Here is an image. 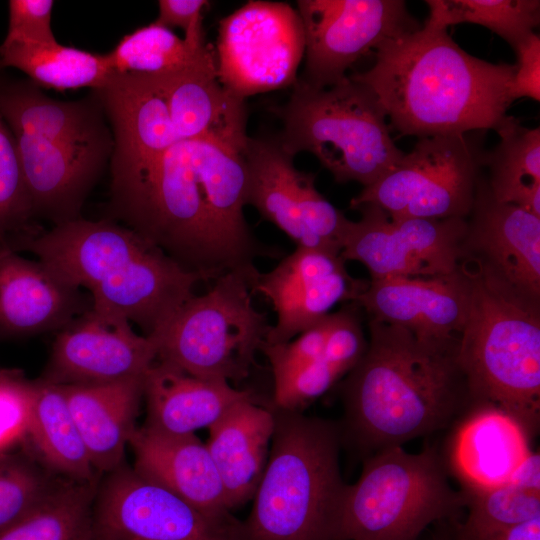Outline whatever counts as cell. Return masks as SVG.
<instances>
[{"instance_id": "39", "label": "cell", "mask_w": 540, "mask_h": 540, "mask_svg": "<svg viewBox=\"0 0 540 540\" xmlns=\"http://www.w3.org/2000/svg\"><path fill=\"white\" fill-rule=\"evenodd\" d=\"M330 324L331 313L299 334L294 340L262 345L260 351L270 363L274 387L286 382L323 354Z\"/></svg>"}, {"instance_id": "2", "label": "cell", "mask_w": 540, "mask_h": 540, "mask_svg": "<svg viewBox=\"0 0 540 540\" xmlns=\"http://www.w3.org/2000/svg\"><path fill=\"white\" fill-rule=\"evenodd\" d=\"M369 332L342 385V441L371 455L455 426L474 407L459 337L422 339L372 319Z\"/></svg>"}, {"instance_id": "40", "label": "cell", "mask_w": 540, "mask_h": 540, "mask_svg": "<svg viewBox=\"0 0 540 540\" xmlns=\"http://www.w3.org/2000/svg\"><path fill=\"white\" fill-rule=\"evenodd\" d=\"M32 382L19 372L0 371V456L26 439Z\"/></svg>"}, {"instance_id": "29", "label": "cell", "mask_w": 540, "mask_h": 540, "mask_svg": "<svg viewBox=\"0 0 540 540\" xmlns=\"http://www.w3.org/2000/svg\"><path fill=\"white\" fill-rule=\"evenodd\" d=\"M0 114L16 134L61 143L103 139L100 117L92 103L57 101L35 85L0 86Z\"/></svg>"}, {"instance_id": "17", "label": "cell", "mask_w": 540, "mask_h": 540, "mask_svg": "<svg viewBox=\"0 0 540 540\" xmlns=\"http://www.w3.org/2000/svg\"><path fill=\"white\" fill-rule=\"evenodd\" d=\"M156 359L153 337L90 307L59 330L42 379L60 385L119 382L144 376Z\"/></svg>"}, {"instance_id": "23", "label": "cell", "mask_w": 540, "mask_h": 540, "mask_svg": "<svg viewBox=\"0 0 540 540\" xmlns=\"http://www.w3.org/2000/svg\"><path fill=\"white\" fill-rule=\"evenodd\" d=\"M90 307L80 289L37 259H27L0 242V333L28 336L59 331Z\"/></svg>"}, {"instance_id": "16", "label": "cell", "mask_w": 540, "mask_h": 540, "mask_svg": "<svg viewBox=\"0 0 540 540\" xmlns=\"http://www.w3.org/2000/svg\"><path fill=\"white\" fill-rule=\"evenodd\" d=\"M462 263L487 285L540 308V217L497 201L479 178Z\"/></svg>"}, {"instance_id": "10", "label": "cell", "mask_w": 540, "mask_h": 540, "mask_svg": "<svg viewBox=\"0 0 540 540\" xmlns=\"http://www.w3.org/2000/svg\"><path fill=\"white\" fill-rule=\"evenodd\" d=\"M486 131L418 138L414 148L351 200L393 218H465L484 165Z\"/></svg>"}, {"instance_id": "38", "label": "cell", "mask_w": 540, "mask_h": 540, "mask_svg": "<svg viewBox=\"0 0 540 540\" xmlns=\"http://www.w3.org/2000/svg\"><path fill=\"white\" fill-rule=\"evenodd\" d=\"M32 216L15 138L0 114V242L23 229Z\"/></svg>"}, {"instance_id": "18", "label": "cell", "mask_w": 540, "mask_h": 540, "mask_svg": "<svg viewBox=\"0 0 540 540\" xmlns=\"http://www.w3.org/2000/svg\"><path fill=\"white\" fill-rule=\"evenodd\" d=\"M368 284L347 273L340 254L297 247L273 270L260 273L254 286V293L269 299L277 315L265 343L292 340L330 314L339 302H354Z\"/></svg>"}, {"instance_id": "22", "label": "cell", "mask_w": 540, "mask_h": 540, "mask_svg": "<svg viewBox=\"0 0 540 540\" xmlns=\"http://www.w3.org/2000/svg\"><path fill=\"white\" fill-rule=\"evenodd\" d=\"M155 76L180 140L206 138L242 151L248 138L245 100L220 83L212 45L187 66Z\"/></svg>"}, {"instance_id": "6", "label": "cell", "mask_w": 540, "mask_h": 540, "mask_svg": "<svg viewBox=\"0 0 540 540\" xmlns=\"http://www.w3.org/2000/svg\"><path fill=\"white\" fill-rule=\"evenodd\" d=\"M281 116L283 148L312 153L337 182L368 186L404 155L375 97L349 76L321 89L297 79Z\"/></svg>"}, {"instance_id": "26", "label": "cell", "mask_w": 540, "mask_h": 540, "mask_svg": "<svg viewBox=\"0 0 540 540\" xmlns=\"http://www.w3.org/2000/svg\"><path fill=\"white\" fill-rule=\"evenodd\" d=\"M251 397L249 390L237 389L227 381L201 379L156 360L144 376V425L169 434H195Z\"/></svg>"}, {"instance_id": "43", "label": "cell", "mask_w": 540, "mask_h": 540, "mask_svg": "<svg viewBox=\"0 0 540 540\" xmlns=\"http://www.w3.org/2000/svg\"><path fill=\"white\" fill-rule=\"evenodd\" d=\"M514 51L517 56L510 84L511 101L528 97L540 101V37L535 32L519 42Z\"/></svg>"}, {"instance_id": "14", "label": "cell", "mask_w": 540, "mask_h": 540, "mask_svg": "<svg viewBox=\"0 0 540 540\" xmlns=\"http://www.w3.org/2000/svg\"><path fill=\"white\" fill-rule=\"evenodd\" d=\"M246 205L282 230L297 247L340 254L349 221L315 187V175L298 170L277 139L248 136L242 149Z\"/></svg>"}, {"instance_id": "32", "label": "cell", "mask_w": 540, "mask_h": 540, "mask_svg": "<svg viewBox=\"0 0 540 540\" xmlns=\"http://www.w3.org/2000/svg\"><path fill=\"white\" fill-rule=\"evenodd\" d=\"M16 68L36 85L59 91L103 88L112 71L106 53H92L53 44L5 43L0 45V69Z\"/></svg>"}, {"instance_id": "35", "label": "cell", "mask_w": 540, "mask_h": 540, "mask_svg": "<svg viewBox=\"0 0 540 540\" xmlns=\"http://www.w3.org/2000/svg\"><path fill=\"white\" fill-rule=\"evenodd\" d=\"M428 19L448 28L459 23L486 27L514 49L540 23L538 0H426Z\"/></svg>"}, {"instance_id": "4", "label": "cell", "mask_w": 540, "mask_h": 540, "mask_svg": "<svg viewBox=\"0 0 540 540\" xmlns=\"http://www.w3.org/2000/svg\"><path fill=\"white\" fill-rule=\"evenodd\" d=\"M271 408L269 456L241 540H337L348 488L339 464L340 426Z\"/></svg>"}, {"instance_id": "45", "label": "cell", "mask_w": 540, "mask_h": 540, "mask_svg": "<svg viewBox=\"0 0 540 540\" xmlns=\"http://www.w3.org/2000/svg\"><path fill=\"white\" fill-rule=\"evenodd\" d=\"M455 540H540V518L490 531H469L459 526Z\"/></svg>"}, {"instance_id": "25", "label": "cell", "mask_w": 540, "mask_h": 540, "mask_svg": "<svg viewBox=\"0 0 540 540\" xmlns=\"http://www.w3.org/2000/svg\"><path fill=\"white\" fill-rule=\"evenodd\" d=\"M530 438L510 415L491 405L474 406L456 425L445 462L462 490L509 481L531 453Z\"/></svg>"}, {"instance_id": "46", "label": "cell", "mask_w": 540, "mask_h": 540, "mask_svg": "<svg viewBox=\"0 0 540 540\" xmlns=\"http://www.w3.org/2000/svg\"><path fill=\"white\" fill-rule=\"evenodd\" d=\"M508 482L522 488L540 492V455L533 452L514 471Z\"/></svg>"}, {"instance_id": "15", "label": "cell", "mask_w": 540, "mask_h": 540, "mask_svg": "<svg viewBox=\"0 0 540 540\" xmlns=\"http://www.w3.org/2000/svg\"><path fill=\"white\" fill-rule=\"evenodd\" d=\"M297 7L305 39L300 80L319 89L345 78L386 41L421 27L403 0H299Z\"/></svg>"}, {"instance_id": "1", "label": "cell", "mask_w": 540, "mask_h": 540, "mask_svg": "<svg viewBox=\"0 0 540 540\" xmlns=\"http://www.w3.org/2000/svg\"><path fill=\"white\" fill-rule=\"evenodd\" d=\"M242 151L206 138L181 140L130 182L111 189L114 214L204 281L256 268L264 254L244 218Z\"/></svg>"}, {"instance_id": "37", "label": "cell", "mask_w": 540, "mask_h": 540, "mask_svg": "<svg viewBox=\"0 0 540 540\" xmlns=\"http://www.w3.org/2000/svg\"><path fill=\"white\" fill-rule=\"evenodd\" d=\"M51 478L27 456H0V531L32 509L54 486Z\"/></svg>"}, {"instance_id": "31", "label": "cell", "mask_w": 540, "mask_h": 540, "mask_svg": "<svg viewBox=\"0 0 540 540\" xmlns=\"http://www.w3.org/2000/svg\"><path fill=\"white\" fill-rule=\"evenodd\" d=\"M496 132L500 141L484 156L491 194L540 217V128H527L506 116Z\"/></svg>"}, {"instance_id": "42", "label": "cell", "mask_w": 540, "mask_h": 540, "mask_svg": "<svg viewBox=\"0 0 540 540\" xmlns=\"http://www.w3.org/2000/svg\"><path fill=\"white\" fill-rule=\"evenodd\" d=\"M52 0L9 1V24L5 43L53 44Z\"/></svg>"}, {"instance_id": "8", "label": "cell", "mask_w": 540, "mask_h": 540, "mask_svg": "<svg viewBox=\"0 0 540 540\" xmlns=\"http://www.w3.org/2000/svg\"><path fill=\"white\" fill-rule=\"evenodd\" d=\"M257 268L229 271L185 302L155 335L157 359L207 380L246 378L270 331L252 302Z\"/></svg>"}, {"instance_id": "13", "label": "cell", "mask_w": 540, "mask_h": 540, "mask_svg": "<svg viewBox=\"0 0 540 540\" xmlns=\"http://www.w3.org/2000/svg\"><path fill=\"white\" fill-rule=\"evenodd\" d=\"M355 210L361 217L348 221L340 256L364 264L371 280L445 275L461 267L465 218H393L373 204Z\"/></svg>"}, {"instance_id": "7", "label": "cell", "mask_w": 540, "mask_h": 540, "mask_svg": "<svg viewBox=\"0 0 540 540\" xmlns=\"http://www.w3.org/2000/svg\"><path fill=\"white\" fill-rule=\"evenodd\" d=\"M448 474L433 447L408 453L393 446L367 456L359 479L348 485L337 540H416L464 506Z\"/></svg>"}, {"instance_id": "30", "label": "cell", "mask_w": 540, "mask_h": 540, "mask_svg": "<svg viewBox=\"0 0 540 540\" xmlns=\"http://www.w3.org/2000/svg\"><path fill=\"white\" fill-rule=\"evenodd\" d=\"M26 439L42 462L65 479L96 482V471L69 409L62 385L42 378L32 382Z\"/></svg>"}, {"instance_id": "11", "label": "cell", "mask_w": 540, "mask_h": 540, "mask_svg": "<svg viewBox=\"0 0 540 540\" xmlns=\"http://www.w3.org/2000/svg\"><path fill=\"white\" fill-rule=\"evenodd\" d=\"M304 53L301 18L288 3L249 1L219 22L218 79L241 99L294 84Z\"/></svg>"}, {"instance_id": "24", "label": "cell", "mask_w": 540, "mask_h": 540, "mask_svg": "<svg viewBox=\"0 0 540 540\" xmlns=\"http://www.w3.org/2000/svg\"><path fill=\"white\" fill-rule=\"evenodd\" d=\"M129 446L134 471L195 508L213 515L231 514L210 453L195 434H169L137 427Z\"/></svg>"}, {"instance_id": "20", "label": "cell", "mask_w": 540, "mask_h": 540, "mask_svg": "<svg viewBox=\"0 0 540 540\" xmlns=\"http://www.w3.org/2000/svg\"><path fill=\"white\" fill-rule=\"evenodd\" d=\"M97 93L115 134L113 189L136 178L181 140L155 75L114 73Z\"/></svg>"}, {"instance_id": "19", "label": "cell", "mask_w": 540, "mask_h": 540, "mask_svg": "<svg viewBox=\"0 0 540 540\" xmlns=\"http://www.w3.org/2000/svg\"><path fill=\"white\" fill-rule=\"evenodd\" d=\"M472 282L461 267L431 277L371 280L355 299L370 319L403 327L422 339L459 337L470 305Z\"/></svg>"}, {"instance_id": "27", "label": "cell", "mask_w": 540, "mask_h": 540, "mask_svg": "<svg viewBox=\"0 0 540 540\" xmlns=\"http://www.w3.org/2000/svg\"><path fill=\"white\" fill-rule=\"evenodd\" d=\"M274 424L272 408L251 397L236 403L208 428L205 444L230 510L253 498L267 464Z\"/></svg>"}, {"instance_id": "44", "label": "cell", "mask_w": 540, "mask_h": 540, "mask_svg": "<svg viewBox=\"0 0 540 540\" xmlns=\"http://www.w3.org/2000/svg\"><path fill=\"white\" fill-rule=\"evenodd\" d=\"M208 3L205 0H159L155 22L169 29L179 27L185 33V40L201 43L205 41L202 10Z\"/></svg>"}, {"instance_id": "33", "label": "cell", "mask_w": 540, "mask_h": 540, "mask_svg": "<svg viewBox=\"0 0 540 540\" xmlns=\"http://www.w3.org/2000/svg\"><path fill=\"white\" fill-rule=\"evenodd\" d=\"M97 484L65 479L26 514L0 531V540H94Z\"/></svg>"}, {"instance_id": "3", "label": "cell", "mask_w": 540, "mask_h": 540, "mask_svg": "<svg viewBox=\"0 0 540 540\" xmlns=\"http://www.w3.org/2000/svg\"><path fill=\"white\" fill-rule=\"evenodd\" d=\"M374 52L371 68L349 77L372 93L403 135L496 131L507 116L515 65L470 55L429 19Z\"/></svg>"}, {"instance_id": "5", "label": "cell", "mask_w": 540, "mask_h": 540, "mask_svg": "<svg viewBox=\"0 0 540 540\" xmlns=\"http://www.w3.org/2000/svg\"><path fill=\"white\" fill-rule=\"evenodd\" d=\"M464 269L472 290L458 361L473 405L501 409L532 439L540 423V310Z\"/></svg>"}, {"instance_id": "36", "label": "cell", "mask_w": 540, "mask_h": 540, "mask_svg": "<svg viewBox=\"0 0 540 540\" xmlns=\"http://www.w3.org/2000/svg\"><path fill=\"white\" fill-rule=\"evenodd\" d=\"M461 492L468 509L467 519L460 525L465 530H497L540 518V492L511 482Z\"/></svg>"}, {"instance_id": "41", "label": "cell", "mask_w": 540, "mask_h": 540, "mask_svg": "<svg viewBox=\"0 0 540 540\" xmlns=\"http://www.w3.org/2000/svg\"><path fill=\"white\" fill-rule=\"evenodd\" d=\"M356 306L331 313V324L323 354L345 374L364 355L368 342L364 337Z\"/></svg>"}, {"instance_id": "9", "label": "cell", "mask_w": 540, "mask_h": 540, "mask_svg": "<svg viewBox=\"0 0 540 540\" xmlns=\"http://www.w3.org/2000/svg\"><path fill=\"white\" fill-rule=\"evenodd\" d=\"M12 248L33 253L65 283L87 289L94 306L147 287L170 262L137 232L108 220H72L23 238Z\"/></svg>"}, {"instance_id": "34", "label": "cell", "mask_w": 540, "mask_h": 540, "mask_svg": "<svg viewBox=\"0 0 540 540\" xmlns=\"http://www.w3.org/2000/svg\"><path fill=\"white\" fill-rule=\"evenodd\" d=\"M207 45L181 39L154 21L124 35L106 56L114 73L157 75L187 66Z\"/></svg>"}, {"instance_id": "12", "label": "cell", "mask_w": 540, "mask_h": 540, "mask_svg": "<svg viewBox=\"0 0 540 540\" xmlns=\"http://www.w3.org/2000/svg\"><path fill=\"white\" fill-rule=\"evenodd\" d=\"M242 522L213 515L151 483L124 464L97 485L94 540H241Z\"/></svg>"}, {"instance_id": "21", "label": "cell", "mask_w": 540, "mask_h": 540, "mask_svg": "<svg viewBox=\"0 0 540 540\" xmlns=\"http://www.w3.org/2000/svg\"><path fill=\"white\" fill-rule=\"evenodd\" d=\"M33 215L54 226L81 218L101 171L106 141L61 143L13 133Z\"/></svg>"}, {"instance_id": "28", "label": "cell", "mask_w": 540, "mask_h": 540, "mask_svg": "<svg viewBox=\"0 0 540 540\" xmlns=\"http://www.w3.org/2000/svg\"><path fill=\"white\" fill-rule=\"evenodd\" d=\"M144 376L107 384L62 385L96 472L107 474L123 465L137 429Z\"/></svg>"}]
</instances>
